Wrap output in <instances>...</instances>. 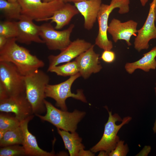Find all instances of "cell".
I'll return each mask as SVG.
<instances>
[{"label": "cell", "mask_w": 156, "mask_h": 156, "mask_svg": "<svg viewBox=\"0 0 156 156\" xmlns=\"http://www.w3.org/2000/svg\"><path fill=\"white\" fill-rule=\"evenodd\" d=\"M17 42L16 38L8 39L5 44L0 49V61L13 63L24 76L44 66L42 60Z\"/></svg>", "instance_id": "6da1fadb"}, {"label": "cell", "mask_w": 156, "mask_h": 156, "mask_svg": "<svg viewBox=\"0 0 156 156\" xmlns=\"http://www.w3.org/2000/svg\"><path fill=\"white\" fill-rule=\"evenodd\" d=\"M50 78L44 72L37 69L25 76L26 97L34 114H40L46 111L44 100L45 91Z\"/></svg>", "instance_id": "7a4b0ae2"}, {"label": "cell", "mask_w": 156, "mask_h": 156, "mask_svg": "<svg viewBox=\"0 0 156 156\" xmlns=\"http://www.w3.org/2000/svg\"><path fill=\"white\" fill-rule=\"evenodd\" d=\"M130 0H111L109 4L102 3L97 18L99 26L98 35L95 40V44L104 50H111L113 47L112 41L107 36L108 21L109 16L113 10L118 8V13L124 14L130 10Z\"/></svg>", "instance_id": "3957f363"}, {"label": "cell", "mask_w": 156, "mask_h": 156, "mask_svg": "<svg viewBox=\"0 0 156 156\" xmlns=\"http://www.w3.org/2000/svg\"><path fill=\"white\" fill-rule=\"evenodd\" d=\"M44 103L46 113L44 116L36 114L41 120L47 121L57 128L73 133L75 132L78 123L85 116V112L75 110L72 112L58 109L45 100Z\"/></svg>", "instance_id": "277c9868"}, {"label": "cell", "mask_w": 156, "mask_h": 156, "mask_svg": "<svg viewBox=\"0 0 156 156\" xmlns=\"http://www.w3.org/2000/svg\"><path fill=\"white\" fill-rule=\"evenodd\" d=\"M108 111L109 116L105 125L102 137L99 142L90 149V151L93 153L103 151L109 155L115 148L120 140L117 135L118 131L122 126L128 123L132 119L131 117L128 116L122 119L118 114L112 115L111 111Z\"/></svg>", "instance_id": "5b68a950"}, {"label": "cell", "mask_w": 156, "mask_h": 156, "mask_svg": "<svg viewBox=\"0 0 156 156\" xmlns=\"http://www.w3.org/2000/svg\"><path fill=\"white\" fill-rule=\"evenodd\" d=\"M0 88L8 98L25 94V76L10 62L0 61Z\"/></svg>", "instance_id": "8992f818"}, {"label": "cell", "mask_w": 156, "mask_h": 156, "mask_svg": "<svg viewBox=\"0 0 156 156\" xmlns=\"http://www.w3.org/2000/svg\"><path fill=\"white\" fill-rule=\"evenodd\" d=\"M81 75L79 73L70 76L67 80L59 83L54 85L48 84L45 89L46 97H49L54 99L56 102V106L64 111L67 110L66 101L68 98L72 97L83 102L86 103V98L82 90H77L76 94L71 92L72 85L75 81Z\"/></svg>", "instance_id": "52a82bcc"}, {"label": "cell", "mask_w": 156, "mask_h": 156, "mask_svg": "<svg viewBox=\"0 0 156 156\" xmlns=\"http://www.w3.org/2000/svg\"><path fill=\"white\" fill-rule=\"evenodd\" d=\"M21 7V14L37 21L51 16L65 4L56 0L45 2L42 0H18Z\"/></svg>", "instance_id": "ba28073f"}, {"label": "cell", "mask_w": 156, "mask_h": 156, "mask_svg": "<svg viewBox=\"0 0 156 156\" xmlns=\"http://www.w3.org/2000/svg\"><path fill=\"white\" fill-rule=\"evenodd\" d=\"M74 27L72 24L67 29L58 31L51 23H44L39 25L40 35L49 49L61 51L71 42L70 36Z\"/></svg>", "instance_id": "9c48e42d"}, {"label": "cell", "mask_w": 156, "mask_h": 156, "mask_svg": "<svg viewBox=\"0 0 156 156\" xmlns=\"http://www.w3.org/2000/svg\"><path fill=\"white\" fill-rule=\"evenodd\" d=\"M0 111L1 112L13 113L21 122L34 114L25 94L0 100Z\"/></svg>", "instance_id": "30bf717a"}, {"label": "cell", "mask_w": 156, "mask_h": 156, "mask_svg": "<svg viewBox=\"0 0 156 156\" xmlns=\"http://www.w3.org/2000/svg\"><path fill=\"white\" fill-rule=\"evenodd\" d=\"M155 0L150 4V8L146 20L142 27L138 30V34L135 39L134 47L138 52L147 49L149 41L156 39V27L155 25Z\"/></svg>", "instance_id": "8fae6325"}, {"label": "cell", "mask_w": 156, "mask_h": 156, "mask_svg": "<svg viewBox=\"0 0 156 156\" xmlns=\"http://www.w3.org/2000/svg\"><path fill=\"white\" fill-rule=\"evenodd\" d=\"M92 45L90 43L82 39L78 38L71 41L59 54L51 55L48 57L49 66L48 69L61 64L70 62L88 49Z\"/></svg>", "instance_id": "7c38bea8"}, {"label": "cell", "mask_w": 156, "mask_h": 156, "mask_svg": "<svg viewBox=\"0 0 156 156\" xmlns=\"http://www.w3.org/2000/svg\"><path fill=\"white\" fill-rule=\"evenodd\" d=\"M32 19L21 15L17 21V42L29 45L32 42L44 43L40 35L39 25H36Z\"/></svg>", "instance_id": "4fadbf2b"}, {"label": "cell", "mask_w": 156, "mask_h": 156, "mask_svg": "<svg viewBox=\"0 0 156 156\" xmlns=\"http://www.w3.org/2000/svg\"><path fill=\"white\" fill-rule=\"evenodd\" d=\"M138 25V23L133 20L122 22L119 19L113 18L108 25L107 31L114 42L123 40L128 46H130L131 37L137 33Z\"/></svg>", "instance_id": "5bb4252c"}, {"label": "cell", "mask_w": 156, "mask_h": 156, "mask_svg": "<svg viewBox=\"0 0 156 156\" xmlns=\"http://www.w3.org/2000/svg\"><path fill=\"white\" fill-rule=\"evenodd\" d=\"M94 45L81 53L75 58L81 76L88 78L92 73L99 72L102 68L99 61L100 55L94 50Z\"/></svg>", "instance_id": "9a60e30c"}, {"label": "cell", "mask_w": 156, "mask_h": 156, "mask_svg": "<svg viewBox=\"0 0 156 156\" xmlns=\"http://www.w3.org/2000/svg\"><path fill=\"white\" fill-rule=\"evenodd\" d=\"M32 115L21 122L20 126L23 132V140L22 145L25 149L26 155L30 156H53V152H47L38 146L36 138L29 131L28 124L34 118Z\"/></svg>", "instance_id": "2e32d148"}, {"label": "cell", "mask_w": 156, "mask_h": 156, "mask_svg": "<svg viewBox=\"0 0 156 156\" xmlns=\"http://www.w3.org/2000/svg\"><path fill=\"white\" fill-rule=\"evenodd\" d=\"M102 0H86L74 3L84 19V27L86 30L91 29L96 20L102 4Z\"/></svg>", "instance_id": "e0dca14e"}, {"label": "cell", "mask_w": 156, "mask_h": 156, "mask_svg": "<svg viewBox=\"0 0 156 156\" xmlns=\"http://www.w3.org/2000/svg\"><path fill=\"white\" fill-rule=\"evenodd\" d=\"M74 5L65 3L61 8L56 10L51 17L44 19L41 21L51 20V23H55V28L60 29L68 25L72 18L79 13Z\"/></svg>", "instance_id": "ac0fdd59"}, {"label": "cell", "mask_w": 156, "mask_h": 156, "mask_svg": "<svg viewBox=\"0 0 156 156\" xmlns=\"http://www.w3.org/2000/svg\"><path fill=\"white\" fill-rule=\"evenodd\" d=\"M143 55L141 59L135 62L125 64V68L127 72L132 74L137 69L148 72L156 68V46Z\"/></svg>", "instance_id": "d6986e66"}, {"label": "cell", "mask_w": 156, "mask_h": 156, "mask_svg": "<svg viewBox=\"0 0 156 156\" xmlns=\"http://www.w3.org/2000/svg\"><path fill=\"white\" fill-rule=\"evenodd\" d=\"M58 133L62 138L65 147L67 150L70 156H79L80 152L85 147L82 143V139L76 132L69 133L57 128Z\"/></svg>", "instance_id": "ffe728a7"}, {"label": "cell", "mask_w": 156, "mask_h": 156, "mask_svg": "<svg viewBox=\"0 0 156 156\" xmlns=\"http://www.w3.org/2000/svg\"><path fill=\"white\" fill-rule=\"evenodd\" d=\"M23 140L22 130L20 126L8 130L0 139L1 147L15 145H22Z\"/></svg>", "instance_id": "44dd1931"}, {"label": "cell", "mask_w": 156, "mask_h": 156, "mask_svg": "<svg viewBox=\"0 0 156 156\" xmlns=\"http://www.w3.org/2000/svg\"><path fill=\"white\" fill-rule=\"evenodd\" d=\"M0 10L7 18L18 20L21 14V7L18 1L11 2L0 0Z\"/></svg>", "instance_id": "7402d4cb"}, {"label": "cell", "mask_w": 156, "mask_h": 156, "mask_svg": "<svg viewBox=\"0 0 156 156\" xmlns=\"http://www.w3.org/2000/svg\"><path fill=\"white\" fill-rule=\"evenodd\" d=\"M47 71L55 73L57 75L71 76L79 73L77 64L75 60L60 65H57L47 69Z\"/></svg>", "instance_id": "603a6c76"}, {"label": "cell", "mask_w": 156, "mask_h": 156, "mask_svg": "<svg viewBox=\"0 0 156 156\" xmlns=\"http://www.w3.org/2000/svg\"><path fill=\"white\" fill-rule=\"evenodd\" d=\"M18 32L16 21H0V35L9 39L16 38L17 36Z\"/></svg>", "instance_id": "cb8c5ba5"}, {"label": "cell", "mask_w": 156, "mask_h": 156, "mask_svg": "<svg viewBox=\"0 0 156 156\" xmlns=\"http://www.w3.org/2000/svg\"><path fill=\"white\" fill-rule=\"evenodd\" d=\"M21 121L14 117L6 114H0V130L7 131L20 126Z\"/></svg>", "instance_id": "d4e9b609"}, {"label": "cell", "mask_w": 156, "mask_h": 156, "mask_svg": "<svg viewBox=\"0 0 156 156\" xmlns=\"http://www.w3.org/2000/svg\"><path fill=\"white\" fill-rule=\"evenodd\" d=\"M26 155L23 146L15 144L1 147L0 156H17Z\"/></svg>", "instance_id": "484cf974"}, {"label": "cell", "mask_w": 156, "mask_h": 156, "mask_svg": "<svg viewBox=\"0 0 156 156\" xmlns=\"http://www.w3.org/2000/svg\"><path fill=\"white\" fill-rule=\"evenodd\" d=\"M124 141L119 140L115 148L109 153V156H125L129 151L127 144H124Z\"/></svg>", "instance_id": "4316f807"}, {"label": "cell", "mask_w": 156, "mask_h": 156, "mask_svg": "<svg viewBox=\"0 0 156 156\" xmlns=\"http://www.w3.org/2000/svg\"><path fill=\"white\" fill-rule=\"evenodd\" d=\"M101 58L104 62L110 63L113 62L116 59L115 53L111 50H105L102 53Z\"/></svg>", "instance_id": "83f0119b"}, {"label": "cell", "mask_w": 156, "mask_h": 156, "mask_svg": "<svg viewBox=\"0 0 156 156\" xmlns=\"http://www.w3.org/2000/svg\"><path fill=\"white\" fill-rule=\"evenodd\" d=\"M94 154L91 151L81 150L79 152V156H94Z\"/></svg>", "instance_id": "f1b7e54d"}, {"label": "cell", "mask_w": 156, "mask_h": 156, "mask_svg": "<svg viewBox=\"0 0 156 156\" xmlns=\"http://www.w3.org/2000/svg\"><path fill=\"white\" fill-rule=\"evenodd\" d=\"M8 39L4 36L0 35V49L5 44Z\"/></svg>", "instance_id": "f546056e"}, {"label": "cell", "mask_w": 156, "mask_h": 156, "mask_svg": "<svg viewBox=\"0 0 156 156\" xmlns=\"http://www.w3.org/2000/svg\"><path fill=\"white\" fill-rule=\"evenodd\" d=\"M85 0H66L65 3L73 2L75 3Z\"/></svg>", "instance_id": "4dcf8cb0"}, {"label": "cell", "mask_w": 156, "mask_h": 156, "mask_svg": "<svg viewBox=\"0 0 156 156\" xmlns=\"http://www.w3.org/2000/svg\"><path fill=\"white\" fill-rule=\"evenodd\" d=\"M100 151L98 156H109L108 154L104 151Z\"/></svg>", "instance_id": "1f68e13d"}, {"label": "cell", "mask_w": 156, "mask_h": 156, "mask_svg": "<svg viewBox=\"0 0 156 156\" xmlns=\"http://www.w3.org/2000/svg\"><path fill=\"white\" fill-rule=\"evenodd\" d=\"M141 3L143 6H144L148 2V0H140Z\"/></svg>", "instance_id": "d6a6232c"}, {"label": "cell", "mask_w": 156, "mask_h": 156, "mask_svg": "<svg viewBox=\"0 0 156 156\" xmlns=\"http://www.w3.org/2000/svg\"><path fill=\"white\" fill-rule=\"evenodd\" d=\"M153 129L154 132L155 133H156V119L154 123V126L153 128Z\"/></svg>", "instance_id": "836d02e7"}, {"label": "cell", "mask_w": 156, "mask_h": 156, "mask_svg": "<svg viewBox=\"0 0 156 156\" xmlns=\"http://www.w3.org/2000/svg\"><path fill=\"white\" fill-rule=\"evenodd\" d=\"M42 0L44 2H49L52 1H55V0ZM59 0L63 1H64L65 3L66 0Z\"/></svg>", "instance_id": "e575fe53"}, {"label": "cell", "mask_w": 156, "mask_h": 156, "mask_svg": "<svg viewBox=\"0 0 156 156\" xmlns=\"http://www.w3.org/2000/svg\"><path fill=\"white\" fill-rule=\"evenodd\" d=\"M154 9H155V21L156 22V0H155Z\"/></svg>", "instance_id": "d590c367"}, {"label": "cell", "mask_w": 156, "mask_h": 156, "mask_svg": "<svg viewBox=\"0 0 156 156\" xmlns=\"http://www.w3.org/2000/svg\"><path fill=\"white\" fill-rule=\"evenodd\" d=\"M8 1L11 2H15L18 1V0H7Z\"/></svg>", "instance_id": "8d00e7d4"}, {"label": "cell", "mask_w": 156, "mask_h": 156, "mask_svg": "<svg viewBox=\"0 0 156 156\" xmlns=\"http://www.w3.org/2000/svg\"><path fill=\"white\" fill-rule=\"evenodd\" d=\"M155 93L156 95V83H155V87L154 88Z\"/></svg>", "instance_id": "74e56055"}]
</instances>
